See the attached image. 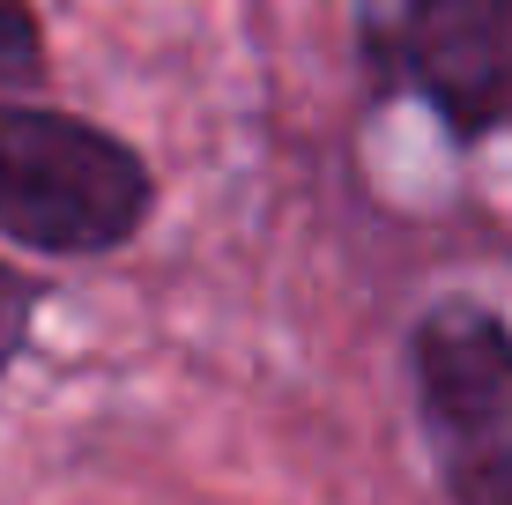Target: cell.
Returning a JSON list of instances; mask_svg holds the SVG:
<instances>
[{"mask_svg": "<svg viewBox=\"0 0 512 505\" xmlns=\"http://www.w3.org/2000/svg\"><path fill=\"white\" fill-rule=\"evenodd\" d=\"M386 52L453 134L512 127V0H394Z\"/></svg>", "mask_w": 512, "mask_h": 505, "instance_id": "3957f363", "label": "cell"}, {"mask_svg": "<svg viewBox=\"0 0 512 505\" xmlns=\"http://www.w3.org/2000/svg\"><path fill=\"white\" fill-rule=\"evenodd\" d=\"M149 216V171L119 134L0 97V238L104 253Z\"/></svg>", "mask_w": 512, "mask_h": 505, "instance_id": "6da1fadb", "label": "cell"}, {"mask_svg": "<svg viewBox=\"0 0 512 505\" xmlns=\"http://www.w3.org/2000/svg\"><path fill=\"white\" fill-rule=\"evenodd\" d=\"M23 335H30V283H23V275H8V268H0V372L15 364Z\"/></svg>", "mask_w": 512, "mask_h": 505, "instance_id": "5b68a950", "label": "cell"}, {"mask_svg": "<svg viewBox=\"0 0 512 505\" xmlns=\"http://www.w3.org/2000/svg\"><path fill=\"white\" fill-rule=\"evenodd\" d=\"M45 67V45H38V23H30L23 0H0V82H30Z\"/></svg>", "mask_w": 512, "mask_h": 505, "instance_id": "277c9868", "label": "cell"}, {"mask_svg": "<svg viewBox=\"0 0 512 505\" xmlns=\"http://www.w3.org/2000/svg\"><path fill=\"white\" fill-rule=\"evenodd\" d=\"M416 394L453 505H512V335L490 312H438L416 335Z\"/></svg>", "mask_w": 512, "mask_h": 505, "instance_id": "7a4b0ae2", "label": "cell"}]
</instances>
